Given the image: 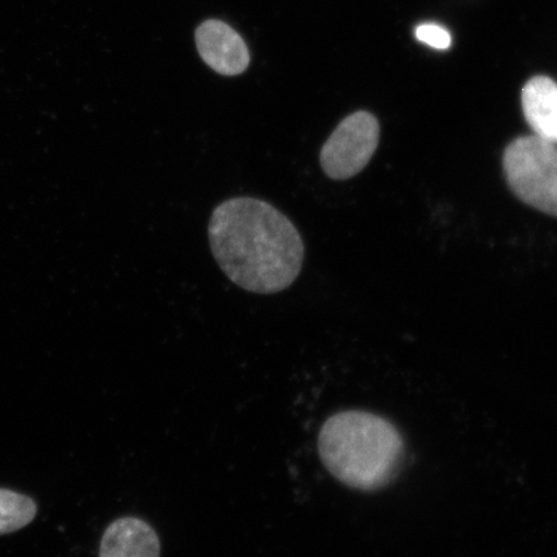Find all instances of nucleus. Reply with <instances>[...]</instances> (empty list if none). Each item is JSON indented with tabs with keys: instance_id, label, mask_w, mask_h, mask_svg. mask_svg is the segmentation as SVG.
<instances>
[{
	"instance_id": "nucleus-1",
	"label": "nucleus",
	"mask_w": 557,
	"mask_h": 557,
	"mask_svg": "<svg viewBox=\"0 0 557 557\" xmlns=\"http://www.w3.org/2000/svg\"><path fill=\"white\" fill-rule=\"evenodd\" d=\"M208 235L215 262L244 290L278 294L301 274V235L268 201L250 197L224 201L213 209Z\"/></svg>"
},
{
	"instance_id": "nucleus-2",
	"label": "nucleus",
	"mask_w": 557,
	"mask_h": 557,
	"mask_svg": "<svg viewBox=\"0 0 557 557\" xmlns=\"http://www.w3.org/2000/svg\"><path fill=\"white\" fill-rule=\"evenodd\" d=\"M320 458L332 475L359 491H375L392 482L404 458L398 430L368 412L337 413L319 434Z\"/></svg>"
},
{
	"instance_id": "nucleus-3",
	"label": "nucleus",
	"mask_w": 557,
	"mask_h": 557,
	"mask_svg": "<svg viewBox=\"0 0 557 557\" xmlns=\"http://www.w3.org/2000/svg\"><path fill=\"white\" fill-rule=\"evenodd\" d=\"M504 170L520 200L557 218V145L534 135L519 137L505 151Z\"/></svg>"
},
{
	"instance_id": "nucleus-4",
	"label": "nucleus",
	"mask_w": 557,
	"mask_h": 557,
	"mask_svg": "<svg viewBox=\"0 0 557 557\" xmlns=\"http://www.w3.org/2000/svg\"><path fill=\"white\" fill-rule=\"evenodd\" d=\"M380 123L368 111L345 117L320 151V165L326 176L345 181L363 171L379 148Z\"/></svg>"
},
{
	"instance_id": "nucleus-5",
	"label": "nucleus",
	"mask_w": 557,
	"mask_h": 557,
	"mask_svg": "<svg viewBox=\"0 0 557 557\" xmlns=\"http://www.w3.org/2000/svg\"><path fill=\"white\" fill-rule=\"evenodd\" d=\"M195 44L201 60L220 75H240L249 67L246 40L224 21L212 18L201 23L195 32Z\"/></svg>"
},
{
	"instance_id": "nucleus-6",
	"label": "nucleus",
	"mask_w": 557,
	"mask_h": 557,
	"mask_svg": "<svg viewBox=\"0 0 557 557\" xmlns=\"http://www.w3.org/2000/svg\"><path fill=\"white\" fill-rule=\"evenodd\" d=\"M160 541L148 522L138 518H121L104 531L100 557H159Z\"/></svg>"
},
{
	"instance_id": "nucleus-7",
	"label": "nucleus",
	"mask_w": 557,
	"mask_h": 557,
	"mask_svg": "<svg viewBox=\"0 0 557 557\" xmlns=\"http://www.w3.org/2000/svg\"><path fill=\"white\" fill-rule=\"evenodd\" d=\"M522 111L534 136L557 145V83L548 76H534L521 92Z\"/></svg>"
},
{
	"instance_id": "nucleus-8",
	"label": "nucleus",
	"mask_w": 557,
	"mask_h": 557,
	"mask_svg": "<svg viewBox=\"0 0 557 557\" xmlns=\"http://www.w3.org/2000/svg\"><path fill=\"white\" fill-rule=\"evenodd\" d=\"M37 513L38 505L32 497L0 487V535L21 531Z\"/></svg>"
},
{
	"instance_id": "nucleus-9",
	"label": "nucleus",
	"mask_w": 557,
	"mask_h": 557,
	"mask_svg": "<svg viewBox=\"0 0 557 557\" xmlns=\"http://www.w3.org/2000/svg\"><path fill=\"white\" fill-rule=\"evenodd\" d=\"M416 38L435 50L445 51L451 46V35L445 27L437 24L417 26Z\"/></svg>"
}]
</instances>
